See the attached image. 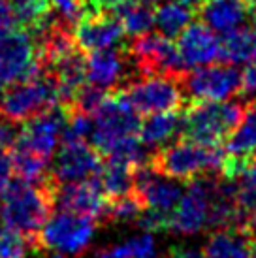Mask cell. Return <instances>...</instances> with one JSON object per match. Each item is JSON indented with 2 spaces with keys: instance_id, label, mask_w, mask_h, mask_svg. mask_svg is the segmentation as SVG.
Masks as SVG:
<instances>
[{
  "instance_id": "obj_19",
  "label": "cell",
  "mask_w": 256,
  "mask_h": 258,
  "mask_svg": "<svg viewBox=\"0 0 256 258\" xmlns=\"http://www.w3.org/2000/svg\"><path fill=\"white\" fill-rule=\"evenodd\" d=\"M126 58L128 57H124L121 51H115L113 47L93 51L85 58V79L102 91L119 87L122 79L126 78Z\"/></svg>"
},
{
  "instance_id": "obj_25",
  "label": "cell",
  "mask_w": 256,
  "mask_h": 258,
  "mask_svg": "<svg viewBox=\"0 0 256 258\" xmlns=\"http://www.w3.org/2000/svg\"><path fill=\"white\" fill-rule=\"evenodd\" d=\"M222 42V60L230 64H241L256 60V29L239 27L224 34Z\"/></svg>"
},
{
  "instance_id": "obj_45",
  "label": "cell",
  "mask_w": 256,
  "mask_h": 258,
  "mask_svg": "<svg viewBox=\"0 0 256 258\" xmlns=\"http://www.w3.org/2000/svg\"><path fill=\"white\" fill-rule=\"evenodd\" d=\"M157 258H158V256H157Z\"/></svg>"
},
{
  "instance_id": "obj_43",
  "label": "cell",
  "mask_w": 256,
  "mask_h": 258,
  "mask_svg": "<svg viewBox=\"0 0 256 258\" xmlns=\"http://www.w3.org/2000/svg\"><path fill=\"white\" fill-rule=\"evenodd\" d=\"M247 2H249V6H250V12L256 10V0H247Z\"/></svg>"
},
{
  "instance_id": "obj_34",
  "label": "cell",
  "mask_w": 256,
  "mask_h": 258,
  "mask_svg": "<svg viewBox=\"0 0 256 258\" xmlns=\"http://www.w3.org/2000/svg\"><path fill=\"white\" fill-rule=\"evenodd\" d=\"M241 93L247 98H256V60L249 62L241 74Z\"/></svg>"
},
{
  "instance_id": "obj_42",
  "label": "cell",
  "mask_w": 256,
  "mask_h": 258,
  "mask_svg": "<svg viewBox=\"0 0 256 258\" xmlns=\"http://www.w3.org/2000/svg\"><path fill=\"white\" fill-rule=\"evenodd\" d=\"M47 258H76V256H68V254H51V256H47Z\"/></svg>"
},
{
  "instance_id": "obj_23",
  "label": "cell",
  "mask_w": 256,
  "mask_h": 258,
  "mask_svg": "<svg viewBox=\"0 0 256 258\" xmlns=\"http://www.w3.org/2000/svg\"><path fill=\"white\" fill-rule=\"evenodd\" d=\"M157 241L153 232H143L124 241L106 245L94 252L93 258H157Z\"/></svg>"
},
{
  "instance_id": "obj_30",
  "label": "cell",
  "mask_w": 256,
  "mask_h": 258,
  "mask_svg": "<svg viewBox=\"0 0 256 258\" xmlns=\"http://www.w3.org/2000/svg\"><path fill=\"white\" fill-rule=\"evenodd\" d=\"M142 204L132 194L121 196V198H113L109 200L107 206V219L106 222H136L138 217L142 215Z\"/></svg>"
},
{
  "instance_id": "obj_41",
  "label": "cell",
  "mask_w": 256,
  "mask_h": 258,
  "mask_svg": "<svg viewBox=\"0 0 256 258\" xmlns=\"http://www.w3.org/2000/svg\"><path fill=\"white\" fill-rule=\"evenodd\" d=\"M136 2H140V4H145V6H157L160 0H136Z\"/></svg>"
},
{
  "instance_id": "obj_12",
  "label": "cell",
  "mask_w": 256,
  "mask_h": 258,
  "mask_svg": "<svg viewBox=\"0 0 256 258\" xmlns=\"http://www.w3.org/2000/svg\"><path fill=\"white\" fill-rule=\"evenodd\" d=\"M51 198H53V208L94 219L98 224H106L109 198L96 179H85L66 185L51 183Z\"/></svg>"
},
{
  "instance_id": "obj_33",
  "label": "cell",
  "mask_w": 256,
  "mask_h": 258,
  "mask_svg": "<svg viewBox=\"0 0 256 258\" xmlns=\"http://www.w3.org/2000/svg\"><path fill=\"white\" fill-rule=\"evenodd\" d=\"M136 0H87V14H96V12H107V14L117 15L122 8L132 4Z\"/></svg>"
},
{
  "instance_id": "obj_44",
  "label": "cell",
  "mask_w": 256,
  "mask_h": 258,
  "mask_svg": "<svg viewBox=\"0 0 256 258\" xmlns=\"http://www.w3.org/2000/svg\"><path fill=\"white\" fill-rule=\"evenodd\" d=\"M252 12H254V21H256V10H252Z\"/></svg>"
},
{
  "instance_id": "obj_18",
  "label": "cell",
  "mask_w": 256,
  "mask_h": 258,
  "mask_svg": "<svg viewBox=\"0 0 256 258\" xmlns=\"http://www.w3.org/2000/svg\"><path fill=\"white\" fill-rule=\"evenodd\" d=\"M224 153H226V162L222 175L228 179L239 177L245 162L256 153V100L245 104L241 121L228 136Z\"/></svg>"
},
{
  "instance_id": "obj_29",
  "label": "cell",
  "mask_w": 256,
  "mask_h": 258,
  "mask_svg": "<svg viewBox=\"0 0 256 258\" xmlns=\"http://www.w3.org/2000/svg\"><path fill=\"white\" fill-rule=\"evenodd\" d=\"M14 155V173H17L21 181L27 183H43L47 179V160L29 151L15 147Z\"/></svg>"
},
{
  "instance_id": "obj_24",
  "label": "cell",
  "mask_w": 256,
  "mask_h": 258,
  "mask_svg": "<svg viewBox=\"0 0 256 258\" xmlns=\"http://www.w3.org/2000/svg\"><path fill=\"white\" fill-rule=\"evenodd\" d=\"M194 10L183 2H164L155 10V27L166 38H177L192 23Z\"/></svg>"
},
{
  "instance_id": "obj_14",
  "label": "cell",
  "mask_w": 256,
  "mask_h": 258,
  "mask_svg": "<svg viewBox=\"0 0 256 258\" xmlns=\"http://www.w3.org/2000/svg\"><path fill=\"white\" fill-rule=\"evenodd\" d=\"M102 157L87 142H62L47 179L53 185H66L91 179L102 170Z\"/></svg>"
},
{
  "instance_id": "obj_13",
  "label": "cell",
  "mask_w": 256,
  "mask_h": 258,
  "mask_svg": "<svg viewBox=\"0 0 256 258\" xmlns=\"http://www.w3.org/2000/svg\"><path fill=\"white\" fill-rule=\"evenodd\" d=\"M68 119V106L57 104L47 111L27 121L25 128L17 136V149L29 151L32 155L49 160L58 142L62 140V130Z\"/></svg>"
},
{
  "instance_id": "obj_17",
  "label": "cell",
  "mask_w": 256,
  "mask_h": 258,
  "mask_svg": "<svg viewBox=\"0 0 256 258\" xmlns=\"http://www.w3.org/2000/svg\"><path fill=\"white\" fill-rule=\"evenodd\" d=\"M124 34L126 32H124L121 19L115 17L113 14H104V12L85 15L74 30L78 47L83 53L111 49L117 43L122 42Z\"/></svg>"
},
{
  "instance_id": "obj_4",
  "label": "cell",
  "mask_w": 256,
  "mask_h": 258,
  "mask_svg": "<svg viewBox=\"0 0 256 258\" xmlns=\"http://www.w3.org/2000/svg\"><path fill=\"white\" fill-rule=\"evenodd\" d=\"M243 111L245 104L239 100H198L190 104L183 117V134L198 144L219 145L239 124Z\"/></svg>"
},
{
  "instance_id": "obj_31",
  "label": "cell",
  "mask_w": 256,
  "mask_h": 258,
  "mask_svg": "<svg viewBox=\"0 0 256 258\" xmlns=\"http://www.w3.org/2000/svg\"><path fill=\"white\" fill-rule=\"evenodd\" d=\"M30 247H34L32 241L19 232L10 228L0 230V258H25Z\"/></svg>"
},
{
  "instance_id": "obj_9",
  "label": "cell",
  "mask_w": 256,
  "mask_h": 258,
  "mask_svg": "<svg viewBox=\"0 0 256 258\" xmlns=\"http://www.w3.org/2000/svg\"><path fill=\"white\" fill-rule=\"evenodd\" d=\"M93 122L91 140L102 155L117 142L128 136H136L142 124L138 119V111L124 100L121 93L106 96L102 106L96 109Z\"/></svg>"
},
{
  "instance_id": "obj_21",
  "label": "cell",
  "mask_w": 256,
  "mask_h": 258,
  "mask_svg": "<svg viewBox=\"0 0 256 258\" xmlns=\"http://www.w3.org/2000/svg\"><path fill=\"white\" fill-rule=\"evenodd\" d=\"M204 258H256V247L241 226L213 230L202 249Z\"/></svg>"
},
{
  "instance_id": "obj_1",
  "label": "cell",
  "mask_w": 256,
  "mask_h": 258,
  "mask_svg": "<svg viewBox=\"0 0 256 258\" xmlns=\"http://www.w3.org/2000/svg\"><path fill=\"white\" fill-rule=\"evenodd\" d=\"M226 153L219 145H204L192 140H179L160 147L151 158V168L179 181H192L202 175H222Z\"/></svg>"
},
{
  "instance_id": "obj_3",
  "label": "cell",
  "mask_w": 256,
  "mask_h": 258,
  "mask_svg": "<svg viewBox=\"0 0 256 258\" xmlns=\"http://www.w3.org/2000/svg\"><path fill=\"white\" fill-rule=\"evenodd\" d=\"M62 104L57 79L49 72L6 87L0 96V115L10 122H25Z\"/></svg>"
},
{
  "instance_id": "obj_36",
  "label": "cell",
  "mask_w": 256,
  "mask_h": 258,
  "mask_svg": "<svg viewBox=\"0 0 256 258\" xmlns=\"http://www.w3.org/2000/svg\"><path fill=\"white\" fill-rule=\"evenodd\" d=\"M17 130H15V124L10 121H0V149H8L17 142Z\"/></svg>"
},
{
  "instance_id": "obj_22",
  "label": "cell",
  "mask_w": 256,
  "mask_h": 258,
  "mask_svg": "<svg viewBox=\"0 0 256 258\" xmlns=\"http://www.w3.org/2000/svg\"><path fill=\"white\" fill-rule=\"evenodd\" d=\"M183 132V117L177 111L153 113L149 119L140 124V140L147 149L166 147L171 140H175Z\"/></svg>"
},
{
  "instance_id": "obj_5",
  "label": "cell",
  "mask_w": 256,
  "mask_h": 258,
  "mask_svg": "<svg viewBox=\"0 0 256 258\" xmlns=\"http://www.w3.org/2000/svg\"><path fill=\"white\" fill-rule=\"evenodd\" d=\"M100 224L94 219L81 217L68 211H58L43 222L36 234L34 249L57 251L68 256H81L91 247Z\"/></svg>"
},
{
  "instance_id": "obj_28",
  "label": "cell",
  "mask_w": 256,
  "mask_h": 258,
  "mask_svg": "<svg viewBox=\"0 0 256 258\" xmlns=\"http://www.w3.org/2000/svg\"><path fill=\"white\" fill-rule=\"evenodd\" d=\"M117 17L121 19L124 32L134 38L147 34L155 27V12L151 10V6H145L140 2H132L126 8H122Z\"/></svg>"
},
{
  "instance_id": "obj_26",
  "label": "cell",
  "mask_w": 256,
  "mask_h": 258,
  "mask_svg": "<svg viewBox=\"0 0 256 258\" xmlns=\"http://www.w3.org/2000/svg\"><path fill=\"white\" fill-rule=\"evenodd\" d=\"M136 172L138 170L126 164L107 162V164L102 166V170L96 175V181L100 183L107 198L113 200V198H121V196L134 192Z\"/></svg>"
},
{
  "instance_id": "obj_11",
  "label": "cell",
  "mask_w": 256,
  "mask_h": 258,
  "mask_svg": "<svg viewBox=\"0 0 256 258\" xmlns=\"http://www.w3.org/2000/svg\"><path fill=\"white\" fill-rule=\"evenodd\" d=\"M181 85L194 100H230L241 91V72L234 64L198 66L183 74Z\"/></svg>"
},
{
  "instance_id": "obj_32",
  "label": "cell",
  "mask_w": 256,
  "mask_h": 258,
  "mask_svg": "<svg viewBox=\"0 0 256 258\" xmlns=\"http://www.w3.org/2000/svg\"><path fill=\"white\" fill-rule=\"evenodd\" d=\"M51 8L57 10L60 19L76 27L87 14V0H49Z\"/></svg>"
},
{
  "instance_id": "obj_27",
  "label": "cell",
  "mask_w": 256,
  "mask_h": 258,
  "mask_svg": "<svg viewBox=\"0 0 256 258\" xmlns=\"http://www.w3.org/2000/svg\"><path fill=\"white\" fill-rule=\"evenodd\" d=\"M10 6L15 23H19L32 32L53 15L49 0H12Z\"/></svg>"
},
{
  "instance_id": "obj_6",
  "label": "cell",
  "mask_w": 256,
  "mask_h": 258,
  "mask_svg": "<svg viewBox=\"0 0 256 258\" xmlns=\"http://www.w3.org/2000/svg\"><path fill=\"white\" fill-rule=\"evenodd\" d=\"M221 175H202L188 181L179 204L168 217V232L177 236H196L209 230V215Z\"/></svg>"
},
{
  "instance_id": "obj_15",
  "label": "cell",
  "mask_w": 256,
  "mask_h": 258,
  "mask_svg": "<svg viewBox=\"0 0 256 258\" xmlns=\"http://www.w3.org/2000/svg\"><path fill=\"white\" fill-rule=\"evenodd\" d=\"M183 192H185V186L179 183V179L155 172L151 166L149 168L143 166L136 172L134 196L142 204L143 209L170 215L179 204Z\"/></svg>"
},
{
  "instance_id": "obj_8",
  "label": "cell",
  "mask_w": 256,
  "mask_h": 258,
  "mask_svg": "<svg viewBox=\"0 0 256 258\" xmlns=\"http://www.w3.org/2000/svg\"><path fill=\"white\" fill-rule=\"evenodd\" d=\"M128 62L143 76H173L183 78L185 62L179 55L177 45L162 34H143L134 38L128 47Z\"/></svg>"
},
{
  "instance_id": "obj_40",
  "label": "cell",
  "mask_w": 256,
  "mask_h": 258,
  "mask_svg": "<svg viewBox=\"0 0 256 258\" xmlns=\"http://www.w3.org/2000/svg\"><path fill=\"white\" fill-rule=\"evenodd\" d=\"M8 185H10V179H6V177H0V194L6 192Z\"/></svg>"
},
{
  "instance_id": "obj_7",
  "label": "cell",
  "mask_w": 256,
  "mask_h": 258,
  "mask_svg": "<svg viewBox=\"0 0 256 258\" xmlns=\"http://www.w3.org/2000/svg\"><path fill=\"white\" fill-rule=\"evenodd\" d=\"M124 100L143 115L166 113V111H177L183 106V85L181 78L173 76H143L128 79L119 89Z\"/></svg>"
},
{
  "instance_id": "obj_39",
  "label": "cell",
  "mask_w": 256,
  "mask_h": 258,
  "mask_svg": "<svg viewBox=\"0 0 256 258\" xmlns=\"http://www.w3.org/2000/svg\"><path fill=\"white\" fill-rule=\"evenodd\" d=\"M175 2H183V4H186V6L196 8V6H200L204 0H175Z\"/></svg>"
},
{
  "instance_id": "obj_37",
  "label": "cell",
  "mask_w": 256,
  "mask_h": 258,
  "mask_svg": "<svg viewBox=\"0 0 256 258\" xmlns=\"http://www.w3.org/2000/svg\"><path fill=\"white\" fill-rule=\"evenodd\" d=\"M241 179H243L241 186H256V153L243 166Z\"/></svg>"
},
{
  "instance_id": "obj_2",
  "label": "cell",
  "mask_w": 256,
  "mask_h": 258,
  "mask_svg": "<svg viewBox=\"0 0 256 258\" xmlns=\"http://www.w3.org/2000/svg\"><path fill=\"white\" fill-rule=\"evenodd\" d=\"M53 209L51 198V183H27L15 181L10 183L4 192V204L0 208V215L4 219L6 228L15 230L29 237L34 245L36 234L40 232L43 222L49 219Z\"/></svg>"
},
{
  "instance_id": "obj_35",
  "label": "cell",
  "mask_w": 256,
  "mask_h": 258,
  "mask_svg": "<svg viewBox=\"0 0 256 258\" xmlns=\"http://www.w3.org/2000/svg\"><path fill=\"white\" fill-rule=\"evenodd\" d=\"M15 19L12 14V6L6 0H0V38L6 36L8 32L14 30Z\"/></svg>"
},
{
  "instance_id": "obj_38",
  "label": "cell",
  "mask_w": 256,
  "mask_h": 258,
  "mask_svg": "<svg viewBox=\"0 0 256 258\" xmlns=\"http://www.w3.org/2000/svg\"><path fill=\"white\" fill-rule=\"evenodd\" d=\"M241 228L247 232V236L250 237V241H252V243H254V247H256V209H254V211H250L249 215L243 219Z\"/></svg>"
},
{
  "instance_id": "obj_10",
  "label": "cell",
  "mask_w": 256,
  "mask_h": 258,
  "mask_svg": "<svg viewBox=\"0 0 256 258\" xmlns=\"http://www.w3.org/2000/svg\"><path fill=\"white\" fill-rule=\"evenodd\" d=\"M45 72L38 60L34 42L29 32L12 30L0 38V93L6 87Z\"/></svg>"
},
{
  "instance_id": "obj_16",
  "label": "cell",
  "mask_w": 256,
  "mask_h": 258,
  "mask_svg": "<svg viewBox=\"0 0 256 258\" xmlns=\"http://www.w3.org/2000/svg\"><path fill=\"white\" fill-rule=\"evenodd\" d=\"M177 51L185 68H198L222 60L221 38L206 23H190L177 36Z\"/></svg>"
},
{
  "instance_id": "obj_20",
  "label": "cell",
  "mask_w": 256,
  "mask_h": 258,
  "mask_svg": "<svg viewBox=\"0 0 256 258\" xmlns=\"http://www.w3.org/2000/svg\"><path fill=\"white\" fill-rule=\"evenodd\" d=\"M198 12L209 29L228 34L245 23L250 6L247 0H204L198 6Z\"/></svg>"
}]
</instances>
